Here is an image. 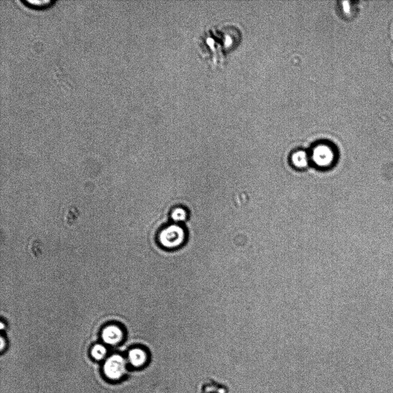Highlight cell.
Wrapping results in <instances>:
<instances>
[{"label": "cell", "instance_id": "1", "mask_svg": "<svg viewBox=\"0 0 393 393\" xmlns=\"http://www.w3.org/2000/svg\"><path fill=\"white\" fill-rule=\"evenodd\" d=\"M242 39L239 27L221 23L206 28L198 39L199 51L212 66L223 65L227 55L235 49Z\"/></svg>", "mask_w": 393, "mask_h": 393}, {"label": "cell", "instance_id": "2", "mask_svg": "<svg viewBox=\"0 0 393 393\" xmlns=\"http://www.w3.org/2000/svg\"><path fill=\"white\" fill-rule=\"evenodd\" d=\"M186 235L182 227L177 224L166 227L160 232L158 240L165 249L174 250L181 247L185 243Z\"/></svg>", "mask_w": 393, "mask_h": 393}, {"label": "cell", "instance_id": "3", "mask_svg": "<svg viewBox=\"0 0 393 393\" xmlns=\"http://www.w3.org/2000/svg\"><path fill=\"white\" fill-rule=\"evenodd\" d=\"M309 155L311 163L320 168L330 167L336 159L335 149L326 143L316 145L312 148Z\"/></svg>", "mask_w": 393, "mask_h": 393}, {"label": "cell", "instance_id": "4", "mask_svg": "<svg viewBox=\"0 0 393 393\" xmlns=\"http://www.w3.org/2000/svg\"><path fill=\"white\" fill-rule=\"evenodd\" d=\"M126 370L125 359L121 355H113L104 366L106 376L111 380H118L124 375Z\"/></svg>", "mask_w": 393, "mask_h": 393}, {"label": "cell", "instance_id": "5", "mask_svg": "<svg viewBox=\"0 0 393 393\" xmlns=\"http://www.w3.org/2000/svg\"><path fill=\"white\" fill-rule=\"evenodd\" d=\"M128 358L132 366L141 367L148 363L149 355L145 348L136 347L130 350Z\"/></svg>", "mask_w": 393, "mask_h": 393}, {"label": "cell", "instance_id": "6", "mask_svg": "<svg viewBox=\"0 0 393 393\" xmlns=\"http://www.w3.org/2000/svg\"><path fill=\"white\" fill-rule=\"evenodd\" d=\"M124 333L119 326L111 325L104 329L102 333L104 342L108 344L116 345L122 342Z\"/></svg>", "mask_w": 393, "mask_h": 393}, {"label": "cell", "instance_id": "7", "mask_svg": "<svg viewBox=\"0 0 393 393\" xmlns=\"http://www.w3.org/2000/svg\"><path fill=\"white\" fill-rule=\"evenodd\" d=\"M292 164L298 169H304L310 162L309 153L304 150H298L292 153L291 157Z\"/></svg>", "mask_w": 393, "mask_h": 393}, {"label": "cell", "instance_id": "8", "mask_svg": "<svg viewBox=\"0 0 393 393\" xmlns=\"http://www.w3.org/2000/svg\"><path fill=\"white\" fill-rule=\"evenodd\" d=\"M22 3L27 6L28 7L34 9H44L50 6V5L55 3L50 0H42V1H35V0H25V1H21Z\"/></svg>", "mask_w": 393, "mask_h": 393}, {"label": "cell", "instance_id": "9", "mask_svg": "<svg viewBox=\"0 0 393 393\" xmlns=\"http://www.w3.org/2000/svg\"><path fill=\"white\" fill-rule=\"evenodd\" d=\"M338 9L342 16L344 17L351 16L353 12V6L351 2H340Z\"/></svg>", "mask_w": 393, "mask_h": 393}, {"label": "cell", "instance_id": "10", "mask_svg": "<svg viewBox=\"0 0 393 393\" xmlns=\"http://www.w3.org/2000/svg\"><path fill=\"white\" fill-rule=\"evenodd\" d=\"M187 211L183 208H175L171 213V219L177 224L179 222L185 221L187 219Z\"/></svg>", "mask_w": 393, "mask_h": 393}, {"label": "cell", "instance_id": "11", "mask_svg": "<svg viewBox=\"0 0 393 393\" xmlns=\"http://www.w3.org/2000/svg\"><path fill=\"white\" fill-rule=\"evenodd\" d=\"M107 349L103 345L97 344L94 345L92 349V357L96 360H101L106 356Z\"/></svg>", "mask_w": 393, "mask_h": 393}, {"label": "cell", "instance_id": "12", "mask_svg": "<svg viewBox=\"0 0 393 393\" xmlns=\"http://www.w3.org/2000/svg\"><path fill=\"white\" fill-rule=\"evenodd\" d=\"M78 216H79V212L76 208L74 207L69 208L67 214L66 215V224L68 225H72L76 222Z\"/></svg>", "mask_w": 393, "mask_h": 393}, {"label": "cell", "instance_id": "13", "mask_svg": "<svg viewBox=\"0 0 393 393\" xmlns=\"http://www.w3.org/2000/svg\"><path fill=\"white\" fill-rule=\"evenodd\" d=\"M1 340H2V342H1V349L3 350V348L4 347V341L3 340V338H2Z\"/></svg>", "mask_w": 393, "mask_h": 393}]
</instances>
